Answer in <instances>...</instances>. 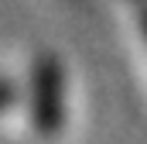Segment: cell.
<instances>
[{
    "mask_svg": "<svg viewBox=\"0 0 147 144\" xmlns=\"http://www.w3.org/2000/svg\"><path fill=\"white\" fill-rule=\"evenodd\" d=\"M14 96H17V89H14L7 79H0V110L10 107V103H14Z\"/></svg>",
    "mask_w": 147,
    "mask_h": 144,
    "instance_id": "7a4b0ae2",
    "label": "cell"
},
{
    "mask_svg": "<svg viewBox=\"0 0 147 144\" xmlns=\"http://www.w3.org/2000/svg\"><path fill=\"white\" fill-rule=\"evenodd\" d=\"M65 113V96H62V69L55 58L38 62L34 79H31V117L41 134H55L62 127Z\"/></svg>",
    "mask_w": 147,
    "mask_h": 144,
    "instance_id": "6da1fadb",
    "label": "cell"
},
{
    "mask_svg": "<svg viewBox=\"0 0 147 144\" xmlns=\"http://www.w3.org/2000/svg\"><path fill=\"white\" fill-rule=\"evenodd\" d=\"M144 35H147V14H144Z\"/></svg>",
    "mask_w": 147,
    "mask_h": 144,
    "instance_id": "3957f363",
    "label": "cell"
}]
</instances>
